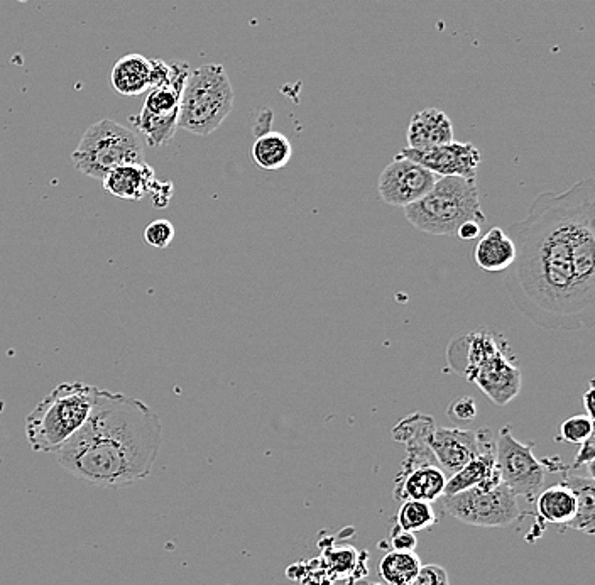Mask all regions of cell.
I'll list each match as a JSON object with an SVG mask.
<instances>
[{
	"mask_svg": "<svg viewBox=\"0 0 595 585\" xmlns=\"http://www.w3.org/2000/svg\"><path fill=\"white\" fill-rule=\"evenodd\" d=\"M416 545H418V542H416L415 533L394 526L393 531H391V547H393V550L415 552Z\"/></svg>",
	"mask_w": 595,
	"mask_h": 585,
	"instance_id": "31",
	"label": "cell"
},
{
	"mask_svg": "<svg viewBox=\"0 0 595 585\" xmlns=\"http://www.w3.org/2000/svg\"><path fill=\"white\" fill-rule=\"evenodd\" d=\"M110 82L115 92L124 97H137L151 88V60L146 56H122L115 61Z\"/></svg>",
	"mask_w": 595,
	"mask_h": 585,
	"instance_id": "17",
	"label": "cell"
},
{
	"mask_svg": "<svg viewBox=\"0 0 595 585\" xmlns=\"http://www.w3.org/2000/svg\"><path fill=\"white\" fill-rule=\"evenodd\" d=\"M448 418L454 421H470L477 416V406L470 396H462L450 405L447 411Z\"/></svg>",
	"mask_w": 595,
	"mask_h": 585,
	"instance_id": "29",
	"label": "cell"
},
{
	"mask_svg": "<svg viewBox=\"0 0 595 585\" xmlns=\"http://www.w3.org/2000/svg\"><path fill=\"white\" fill-rule=\"evenodd\" d=\"M536 514L546 525L565 526L575 516V494L567 484H555L545 491H540L535 498Z\"/></svg>",
	"mask_w": 595,
	"mask_h": 585,
	"instance_id": "18",
	"label": "cell"
},
{
	"mask_svg": "<svg viewBox=\"0 0 595 585\" xmlns=\"http://www.w3.org/2000/svg\"><path fill=\"white\" fill-rule=\"evenodd\" d=\"M293 156L290 139L281 132L268 131L252 144V159L261 170L279 171L288 166Z\"/></svg>",
	"mask_w": 595,
	"mask_h": 585,
	"instance_id": "20",
	"label": "cell"
},
{
	"mask_svg": "<svg viewBox=\"0 0 595 585\" xmlns=\"http://www.w3.org/2000/svg\"><path fill=\"white\" fill-rule=\"evenodd\" d=\"M467 381L477 384V388L481 389L494 405L506 406L521 391L523 376L508 344L475 367Z\"/></svg>",
	"mask_w": 595,
	"mask_h": 585,
	"instance_id": "10",
	"label": "cell"
},
{
	"mask_svg": "<svg viewBox=\"0 0 595 585\" xmlns=\"http://www.w3.org/2000/svg\"><path fill=\"white\" fill-rule=\"evenodd\" d=\"M437 428L432 416L423 415V413H413V415L399 421L393 428L394 440L399 443L428 442L433 430Z\"/></svg>",
	"mask_w": 595,
	"mask_h": 585,
	"instance_id": "24",
	"label": "cell"
},
{
	"mask_svg": "<svg viewBox=\"0 0 595 585\" xmlns=\"http://www.w3.org/2000/svg\"><path fill=\"white\" fill-rule=\"evenodd\" d=\"M100 388L83 383L56 386L26 418V437L34 452L58 454L92 415Z\"/></svg>",
	"mask_w": 595,
	"mask_h": 585,
	"instance_id": "3",
	"label": "cell"
},
{
	"mask_svg": "<svg viewBox=\"0 0 595 585\" xmlns=\"http://www.w3.org/2000/svg\"><path fill=\"white\" fill-rule=\"evenodd\" d=\"M71 161L82 175L102 181L119 166L144 163V143L136 132L104 119L88 127Z\"/></svg>",
	"mask_w": 595,
	"mask_h": 585,
	"instance_id": "6",
	"label": "cell"
},
{
	"mask_svg": "<svg viewBox=\"0 0 595 585\" xmlns=\"http://www.w3.org/2000/svg\"><path fill=\"white\" fill-rule=\"evenodd\" d=\"M582 400H584L587 416L594 418V410H592V401H594V381H590L589 389H587V393L584 394V398H582Z\"/></svg>",
	"mask_w": 595,
	"mask_h": 585,
	"instance_id": "34",
	"label": "cell"
},
{
	"mask_svg": "<svg viewBox=\"0 0 595 585\" xmlns=\"http://www.w3.org/2000/svg\"><path fill=\"white\" fill-rule=\"evenodd\" d=\"M142 239L151 247L166 249L175 239V227L168 220H154L142 232Z\"/></svg>",
	"mask_w": 595,
	"mask_h": 585,
	"instance_id": "27",
	"label": "cell"
},
{
	"mask_svg": "<svg viewBox=\"0 0 595 585\" xmlns=\"http://www.w3.org/2000/svg\"><path fill=\"white\" fill-rule=\"evenodd\" d=\"M404 217L416 230L437 237H455L467 220L486 224L477 180L440 176L432 190L404 208Z\"/></svg>",
	"mask_w": 595,
	"mask_h": 585,
	"instance_id": "4",
	"label": "cell"
},
{
	"mask_svg": "<svg viewBox=\"0 0 595 585\" xmlns=\"http://www.w3.org/2000/svg\"><path fill=\"white\" fill-rule=\"evenodd\" d=\"M408 149H426L454 141V126L443 110L425 109L411 117L406 131Z\"/></svg>",
	"mask_w": 595,
	"mask_h": 585,
	"instance_id": "14",
	"label": "cell"
},
{
	"mask_svg": "<svg viewBox=\"0 0 595 585\" xmlns=\"http://www.w3.org/2000/svg\"><path fill=\"white\" fill-rule=\"evenodd\" d=\"M149 195L153 197L154 207L163 208L170 203L173 197V183L171 181H154V185L149 190Z\"/></svg>",
	"mask_w": 595,
	"mask_h": 585,
	"instance_id": "32",
	"label": "cell"
},
{
	"mask_svg": "<svg viewBox=\"0 0 595 585\" xmlns=\"http://www.w3.org/2000/svg\"><path fill=\"white\" fill-rule=\"evenodd\" d=\"M132 124L136 126L137 131H141L146 144L158 148V146H166L175 137L178 129V114L151 115L141 110L139 115L132 117Z\"/></svg>",
	"mask_w": 595,
	"mask_h": 585,
	"instance_id": "21",
	"label": "cell"
},
{
	"mask_svg": "<svg viewBox=\"0 0 595 585\" xmlns=\"http://www.w3.org/2000/svg\"><path fill=\"white\" fill-rule=\"evenodd\" d=\"M426 443L447 477L454 476L455 472H459L479 454V443L474 430L437 427Z\"/></svg>",
	"mask_w": 595,
	"mask_h": 585,
	"instance_id": "12",
	"label": "cell"
},
{
	"mask_svg": "<svg viewBox=\"0 0 595 585\" xmlns=\"http://www.w3.org/2000/svg\"><path fill=\"white\" fill-rule=\"evenodd\" d=\"M481 230L482 224L475 222V220H467V222L460 225L455 237L464 242L474 241V239H479V236H481Z\"/></svg>",
	"mask_w": 595,
	"mask_h": 585,
	"instance_id": "33",
	"label": "cell"
},
{
	"mask_svg": "<svg viewBox=\"0 0 595 585\" xmlns=\"http://www.w3.org/2000/svg\"><path fill=\"white\" fill-rule=\"evenodd\" d=\"M447 474L437 462L428 464L401 465L396 486H394V498L398 501H425L435 503L442 498L447 484Z\"/></svg>",
	"mask_w": 595,
	"mask_h": 585,
	"instance_id": "13",
	"label": "cell"
},
{
	"mask_svg": "<svg viewBox=\"0 0 595 585\" xmlns=\"http://www.w3.org/2000/svg\"><path fill=\"white\" fill-rule=\"evenodd\" d=\"M590 437H594V420L587 415H575L563 421L557 442L580 445Z\"/></svg>",
	"mask_w": 595,
	"mask_h": 585,
	"instance_id": "26",
	"label": "cell"
},
{
	"mask_svg": "<svg viewBox=\"0 0 595 585\" xmlns=\"http://www.w3.org/2000/svg\"><path fill=\"white\" fill-rule=\"evenodd\" d=\"M535 443L519 442L509 425L501 428L496 442V462L501 481L516 496L535 501L545 482L546 467L536 459Z\"/></svg>",
	"mask_w": 595,
	"mask_h": 585,
	"instance_id": "8",
	"label": "cell"
},
{
	"mask_svg": "<svg viewBox=\"0 0 595 585\" xmlns=\"http://www.w3.org/2000/svg\"><path fill=\"white\" fill-rule=\"evenodd\" d=\"M594 460H595V438L590 437L584 443H580V450L577 452L572 469H580V467H587L589 476L594 477Z\"/></svg>",
	"mask_w": 595,
	"mask_h": 585,
	"instance_id": "30",
	"label": "cell"
},
{
	"mask_svg": "<svg viewBox=\"0 0 595 585\" xmlns=\"http://www.w3.org/2000/svg\"><path fill=\"white\" fill-rule=\"evenodd\" d=\"M180 97L181 92L170 87V85L149 88L142 110L151 115L178 114Z\"/></svg>",
	"mask_w": 595,
	"mask_h": 585,
	"instance_id": "25",
	"label": "cell"
},
{
	"mask_svg": "<svg viewBox=\"0 0 595 585\" xmlns=\"http://www.w3.org/2000/svg\"><path fill=\"white\" fill-rule=\"evenodd\" d=\"M511 239L516 257L504 286L514 308L540 329H594V178L540 193Z\"/></svg>",
	"mask_w": 595,
	"mask_h": 585,
	"instance_id": "1",
	"label": "cell"
},
{
	"mask_svg": "<svg viewBox=\"0 0 595 585\" xmlns=\"http://www.w3.org/2000/svg\"><path fill=\"white\" fill-rule=\"evenodd\" d=\"M404 585H450V580L440 565H421L420 572Z\"/></svg>",
	"mask_w": 595,
	"mask_h": 585,
	"instance_id": "28",
	"label": "cell"
},
{
	"mask_svg": "<svg viewBox=\"0 0 595 585\" xmlns=\"http://www.w3.org/2000/svg\"><path fill=\"white\" fill-rule=\"evenodd\" d=\"M399 154L437 176H459L465 180H477V168L481 165V151L472 143L452 141L433 148H404Z\"/></svg>",
	"mask_w": 595,
	"mask_h": 585,
	"instance_id": "11",
	"label": "cell"
},
{
	"mask_svg": "<svg viewBox=\"0 0 595 585\" xmlns=\"http://www.w3.org/2000/svg\"><path fill=\"white\" fill-rule=\"evenodd\" d=\"M445 513L465 525L504 528L519 520L518 496L504 482L492 489L470 487L467 491L438 499Z\"/></svg>",
	"mask_w": 595,
	"mask_h": 585,
	"instance_id": "7",
	"label": "cell"
},
{
	"mask_svg": "<svg viewBox=\"0 0 595 585\" xmlns=\"http://www.w3.org/2000/svg\"><path fill=\"white\" fill-rule=\"evenodd\" d=\"M156 180V173L148 163H136L119 166L110 171L102 180V185L105 192L110 193L112 197L139 202L149 195V190Z\"/></svg>",
	"mask_w": 595,
	"mask_h": 585,
	"instance_id": "15",
	"label": "cell"
},
{
	"mask_svg": "<svg viewBox=\"0 0 595 585\" xmlns=\"http://www.w3.org/2000/svg\"><path fill=\"white\" fill-rule=\"evenodd\" d=\"M563 484H567L575 494V516L568 523L567 528L582 531L585 535H594L595 533V479L590 476H580V474H568L563 479Z\"/></svg>",
	"mask_w": 595,
	"mask_h": 585,
	"instance_id": "19",
	"label": "cell"
},
{
	"mask_svg": "<svg viewBox=\"0 0 595 585\" xmlns=\"http://www.w3.org/2000/svg\"><path fill=\"white\" fill-rule=\"evenodd\" d=\"M440 176L398 154L377 178V193L386 205L406 208L432 190Z\"/></svg>",
	"mask_w": 595,
	"mask_h": 585,
	"instance_id": "9",
	"label": "cell"
},
{
	"mask_svg": "<svg viewBox=\"0 0 595 585\" xmlns=\"http://www.w3.org/2000/svg\"><path fill=\"white\" fill-rule=\"evenodd\" d=\"M437 525V514L432 503L425 501H403L396 516V526L410 533L428 530Z\"/></svg>",
	"mask_w": 595,
	"mask_h": 585,
	"instance_id": "23",
	"label": "cell"
},
{
	"mask_svg": "<svg viewBox=\"0 0 595 585\" xmlns=\"http://www.w3.org/2000/svg\"><path fill=\"white\" fill-rule=\"evenodd\" d=\"M421 569V560L415 552H391L379 562V574L388 585L408 584Z\"/></svg>",
	"mask_w": 595,
	"mask_h": 585,
	"instance_id": "22",
	"label": "cell"
},
{
	"mask_svg": "<svg viewBox=\"0 0 595 585\" xmlns=\"http://www.w3.org/2000/svg\"><path fill=\"white\" fill-rule=\"evenodd\" d=\"M161 443L163 425L151 406L127 394L100 389L87 423L56 459L80 481L121 489L153 472Z\"/></svg>",
	"mask_w": 595,
	"mask_h": 585,
	"instance_id": "2",
	"label": "cell"
},
{
	"mask_svg": "<svg viewBox=\"0 0 595 585\" xmlns=\"http://www.w3.org/2000/svg\"><path fill=\"white\" fill-rule=\"evenodd\" d=\"M234 109V88L224 66H198L181 92L178 127L195 136H210Z\"/></svg>",
	"mask_w": 595,
	"mask_h": 585,
	"instance_id": "5",
	"label": "cell"
},
{
	"mask_svg": "<svg viewBox=\"0 0 595 585\" xmlns=\"http://www.w3.org/2000/svg\"><path fill=\"white\" fill-rule=\"evenodd\" d=\"M516 246L509 234L501 227H492L487 234L477 241L472 259L474 263L487 273H501L514 263Z\"/></svg>",
	"mask_w": 595,
	"mask_h": 585,
	"instance_id": "16",
	"label": "cell"
}]
</instances>
